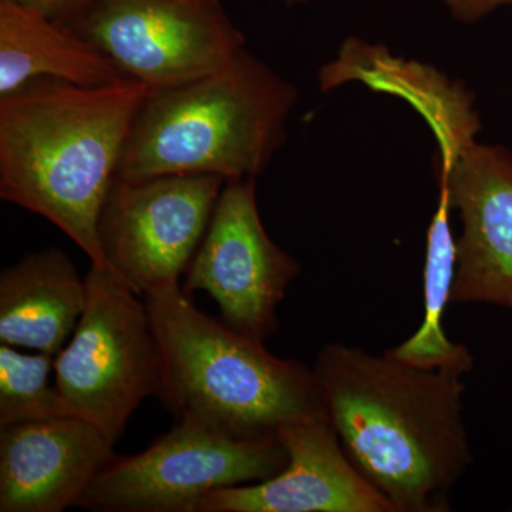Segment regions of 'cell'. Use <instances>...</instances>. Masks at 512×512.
Returning <instances> with one entry per match:
<instances>
[{
  "label": "cell",
  "instance_id": "1",
  "mask_svg": "<svg viewBox=\"0 0 512 512\" xmlns=\"http://www.w3.org/2000/svg\"><path fill=\"white\" fill-rule=\"evenodd\" d=\"M312 370L346 454L394 512L450 510L448 491L471 463L466 372L342 343L323 346Z\"/></svg>",
  "mask_w": 512,
  "mask_h": 512
},
{
  "label": "cell",
  "instance_id": "2",
  "mask_svg": "<svg viewBox=\"0 0 512 512\" xmlns=\"http://www.w3.org/2000/svg\"><path fill=\"white\" fill-rule=\"evenodd\" d=\"M150 92L136 79L84 87L39 77L0 97V198L46 218L109 269L100 211Z\"/></svg>",
  "mask_w": 512,
  "mask_h": 512
},
{
  "label": "cell",
  "instance_id": "3",
  "mask_svg": "<svg viewBox=\"0 0 512 512\" xmlns=\"http://www.w3.org/2000/svg\"><path fill=\"white\" fill-rule=\"evenodd\" d=\"M143 299L163 362L158 399L175 421L252 439L326 416L312 369L200 311L180 284Z\"/></svg>",
  "mask_w": 512,
  "mask_h": 512
},
{
  "label": "cell",
  "instance_id": "4",
  "mask_svg": "<svg viewBox=\"0 0 512 512\" xmlns=\"http://www.w3.org/2000/svg\"><path fill=\"white\" fill-rule=\"evenodd\" d=\"M296 100L295 86L247 49L218 72L151 89L131 127L117 178L259 177L285 144Z\"/></svg>",
  "mask_w": 512,
  "mask_h": 512
},
{
  "label": "cell",
  "instance_id": "5",
  "mask_svg": "<svg viewBox=\"0 0 512 512\" xmlns=\"http://www.w3.org/2000/svg\"><path fill=\"white\" fill-rule=\"evenodd\" d=\"M86 308L55 356V384L70 416L116 444L144 400L160 394L163 362L146 302L109 269L90 266Z\"/></svg>",
  "mask_w": 512,
  "mask_h": 512
},
{
  "label": "cell",
  "instance_id": "6",
  "mask_svg": "<svg viewBox=\"0 0 512 512\" xmlns=\"http://www.w3.org/2000/svg\"><path fill=\"white\" fill-rule=\"evenodd\" d=\"M288 464L276 434L239 439L177 421L143 453L117 456L74 508L94 512H197L205 495L259 483Z\"/></svg>",
  "mask_w": 512,
  "mask_h": 512
},
{
  "label": "cell",
  "instance_id": "7",
  "mask_svg": "<svg viewBox=\"0 0 512 512\" xmlns=\"http://www.w3.org/2000/svg\"><path fill=\"white\" fill-rule=\"evenodd\" d=\"M70 28L153 90L218 72L247 49L221 0H101Z\"/></svg>",
  "mask_w": 512,
  "mask_h": 512
},
{
  "label": "cell",
  "instance_id": "8",
  "mask_svg": "<svg viewBox=\"0 0 512 512\" xmlns=\"http://www.w3.org/2000/svg\"><path fill=\"white\" fill-rule=\"evenodd\" d=\"M225 183L208 174L116 178L97 225L110 271L141 296L180 284Z\"/></svg>",
  "mask_w": 512,
  "mask_h": 512
},
{
  "label": "cell",
  "instance_id": "9",
  "mask_svg": "<svg viewBox=\"0 0 512 512\" xmlns=\"http://www.w3.org/2000/svg\"><path fill=\"white\" fill-rule=\"evenodd\" d=\"M299 272L301 265L265 231L256 178H244L222 188L183 289L208 293L225 325L265 343L279 328L276 309Z\"/></svg>",
  "mask_w": 512,
  "mask_h": 512
},
{
  "label": "cell",
  "instance_id": "10",
  "mask_svg": "<svg viewBox=\"0 0 512 512\" xmlns=\"http://www.w3.org/2000/svg\"><path fill=\"white\" fill-rule=\"evenodd\" d=\"M439 185L461 220L453 303L512 309V153L473 143L437 164Z\"/></svg>",
  "mask_w": 512,
  "mask_h": 512
},
{
  "label": "cell",
  "instance_id": "11",
  "mask_svg": "<svg viewBox=\"0 0 512 512\" xmlns=\"http://www.w3.org/2000/svg\"><path fill=\"white\" fill-rule=\"evenodd\" d=\"M276 437L288 453L281 473L212 491L197 512H394L352 463L328 417L292 421Z\"/></svg>",
  "mask_w": 512,
  "mask_h": 512
},
{
  "label": "cell",
  "instance_id": "12",
  "mask_svg": "<svg viewBox=\"0 0 512 512\" xmlns=\"http://www.w3.org/2000/svg\"><path fill=\"white\" fill-rule=\"evenodd\" d=\"M103 431L79 417L0 429V512H62L116 457Z\"/></svg>",
  "mask_w": 512,
  "mask_h": 512
},
{
  "label": "cell",
  "instance_id": "13",
  "mask_svg": "<svg viewBox=\"0 0 512 512\" xmlns=\"http://www.w3.org/2000/svg\"><path fill=\"white\" fill-rule=\"evenodd\" d=\"M318 77L322 92L360 82L412 104L439 143L437 163L454 160L464 148L476 143L480 119L473 94L433 67L390 55L387 47L349 37L340 46L338 56L320 69Z\"/></svg>",
  "mask_w": 512,
  "mask_h": 512
},
{
  "label": "cell",
  "instance_id": "14",
  "mask_svg": "<svg viewBox=\"0 0 512 512\" xmlns=\"http://www.w3.org/2000/svg\"><path fill=\"white\" fill-rule=\"evenodd\" d=\"M86 302V278L62 249L23 256L0 274V343L56 356Z\"/></svg>",
  "mask_w": 512,
  "mask_h": 512
},
{
  "label": "cell",
  "instance_id": "15",
  "mask_svg": "<svg viewBox=\"0 0 512 512\" xmlns=\"http://www.w3.org/2000/svg\"><path fill=\"white\" fill-rule=\"evenodd\" d=\"M39 77L84 87L131 79L70 26L23 3L0 0V97Z\"/></svg>",
  "mask_w": 512,
  "mask_h": 512
},
{
  "label": "cell",
  "instance_id": "16",
  "mask_svg": "<svg viewBox=\"0 0 512 512\" xmlns=\"http://www.w3.org/2000/svg\"><path fill=\"white\" fill-rule=\"evenodd\" d=\"M451 210L447 188L439 185L436 212L427 229L423 322L412 338L387 352L410 365L427 369L451 367L468 373L473 369V356L466 346L451 342L443 328L444 311L451 302L457 269V241L450 225Z\"/></svg>",
  "mask_w": 512,
  "mask_h": 512
},
{
  "label": "cell",
  "instance_id": "17",
  "mask_svg": "<svg viewBox=\"0 0 512 512\" xmlns=\"http://www.w3.org/2000/svg\"><path fill=\"white\" fill-rule=\"evenodd\" d=\"M53 370L55 356L0 343V429L70 416L56 384L49 382Z\"/></svg>",
  "mask_w": 512,
  "mask_h": 512
},
{
  "label": "cell",
  "instance_id": "18",
  "mask_svg": "<svg viewBox=\"0 0 512 512\" xmlns=\"http://www.w3.org/2000/svg\"><path fill=\"white\" fill-rule=\"evenodd\" d=\"M13 2L23 3L39 10L47 18L70 26L83 18L94 6L99 5L101 0H13Z\"/></svg>",
  "mask_w": 512,
  "mask_h": 512
},
{
  "label": "cell",
  "instance_id": "19",
  "mask_svg": "<svg viewBox=\"0 0 512 512\" xmlns=\"http://www.w3.org/2000/svg\"><path fill=\"white\" fill-rule=\"evenodd\" d=\"M451 18L463 23H476L495 10L512 6V0H443Z\"/></svg>",
  "mask_w": 512,
  "mask_h": 512
},
{
  "label": "cell",
  "instance_id": "20",
  "mask_svg": "<svg viewBox=\"0 0 512 512\" xmlns=\"http://www.w3.org/2000/svg\"><path fill=\"white\" fill-rule=\"evenodd\" d=\"M268 2L284 3V5L289 6V8H291V6L306 5V3L316 2V0H268Z\"/></svg>",
  "mask_w": 512,
  "mask_h": 512
}]
</instances>
